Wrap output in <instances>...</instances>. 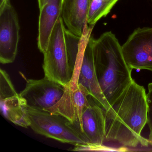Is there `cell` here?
Instances as JSON below:
<instances>
[{"mask_svg":"<svg viewBox=\"0 0 152 152\" xmlns=\"http://www.w3.org/2000/svg\"><path fill=\"white\" fill-rule=\"evenodd\" d=\"M147 114L145 90L133 79L114 104L105 112L104 142L115 141L129 147L148 146V140L141 134L147 122Z\"/></svg>","mask_w":152,"mask_h":152,"instance_id":"6da1fadb","label":"cell"},{"mask_svg":"<svg viewBox=\"0 0 152 152\" xmlns=\"http://www.w3.org/2000/svg\"><path fill=\"white\" fill-rule=\"evenodd\" d=\"M93 52L99 83L111 107L131 83L132 69L126 63L122 46L111 32L94 39Z\"/></svg>","mask_w":152,"mask_h":152,"instance_id":"7a4b0ae2","label":"cell"},{"mask_svg":"<svg viewBox=\"0 0 152 152\" xmlns=\"http://www.w3.org/2000/svg\"><path fill=\"white\" fill-rule=\"evenodd\" d=\"M62 17L56 23L44 55L43 68L45 77L65 86L71 83L74 68L66 42V28Z\"/></svg>","mask_w":152,"mask_h":152,"instance_id":"3957f363","label":"cell"},{"mask_svg":"<svg viewBox=\"0 0 152 152\" xmlns=\"http://www.w3.org/2000/svg\"><path fill=\"white\" fill-rule=\"evenodd\" d=\"M31 129L37 134L75 147L88 144L75 125L63 115L27 107Z\"/></svg>","mask_w":152,"mask_h":152,"instance_id":"277c9868","label":"cell"},{"mask_svg":"<svg viewBox=\"0 0 152 152\" xmlns=\"http://www.w3.org/2000/svg\"><path fill=\"white\" fill-rule=\"evenodd\" d=\"M25 88L19 93L27 107L47 111L63 96L66 86L46 77L40 80L26 79Z\"/></svg>","mask_w":152,"mask_h":152,"instance_id":"5b68a950","label":"cell"},{"mask_svg":"<svg viewBox=\"0 0 152 152\" xmlns=\"http://www.w3.org/2000/svg\"><path fill=\"white\" fill-rule=\"evenodd\" d=\"M122 49L124 59L131 68L152 72V27L135 30Z\"/></svg>","mask_w":152,"mask_h":152,"instance_id":"8992f818","label":"cell"},{"mask_svg":"<svg viewBox=\"0 0 152 152\" xmlns=\"http://www.w3.org/2000/svg\"><path fill=\"white\" fill-rule=\"evenodd\" d=\"M20 39L17 14L9 0L0 7V62L13 63L15 59Z\"/></svg>","mask_w":152,"mask_h":152,"instance_id":"52a82bcc","label":"cell"},{"mask_svg":"<svg viewBox=\"0 0 152 152\" xmlns=\"http://www.w3.org/2000/svg\"><path fill=\"white\" fill-rule=\"evenodd\" d=\"M1 110L5 118L17 126L27 128L30 121L25 100L17 93L5 70H0Z\"/></svg>","mask_w":152,"mask_h":152,"instance_id":"ba28073f","label":"cell"},{"mask_svg":"<svg viewBox=\"0 0 152 152\" xmlns=\"http://www.w3.org/2000/svg\"><path fill=\"white\" fill-rule=\"evenodd\" d=\"M89 96L88 90L81 84H69L66 86L60 100L46 111L63 115L73 124L83 135V113L88 103Z\"/></svg>","mask_w":152,"mask_h":152,"instance_id":"9c48e42d","label":"cell"},{"mask_svg":"<svg viewBox=\"0 0 152 152\" xmlns=\"http://www.w3.org/2000/svg\"><path fill=\"white\" fill-rule=\"evenodd\" d=\"M94 39L91 35L85 44L77 83L84 86L88 90L90 95L99 103L105 111H107L111 107L99 83L94 64L93 52Z\"/></svg>","mask_w":152,"mask_h":152,"instance_id":"30bf717a","label":"cell"},{"mask_svg":"<svg viewBox=\"0 0 152 152\" xmlns=\"http://www.w3.org/2000/svg\"><path fill=\"white\" fill-rule=\"evenodd\" d=\"M105 110L91 96L83 113V135L88 146L103 145L105 136Z\"/></svg>","mask_w":152,"mask_h":152,"instance_id":"8fae6325","label":"cell"},{"mask_svg":"<svg viewBox=\"0 0 152 152\" xmlns=\"http://www.w3.org/2000/svg\"><path fill=\"white\" fill-rule=\"evenodd\" d=\"M64 0H45L39 10L38 47L42 53L46 50L53 28L62 16Z\"/></svg>","mask_w":152,"mask_h":152,"instance_id":"7c38bea8","label":"cell"},{"mask_svg":"<svg viewBox=\"0 0 152 152\" xmlns=\"http://www.w3.org/2000/svg\"><path fill=\"white\" fill-rule=\"evenodd\" d=\"M91 0H64L62 16L66 29L80 37L90 27L87 17Z\"/></svg>","mask_w":152,"mask_h":152,"instance_id":"4fadbf2b","label":"cell"},{"mask_svg":"<svg viewBox=\"0 0 152 152\" xmlns=\"http://www.w3.org/2000/svg\"><path fill=\"white\" fill-rule=\"evenodd\" d=\"M118 1L91 0L87 17V24L93 27L99 19L107 15Z\"/></svg>","mask_w":152,"mask_h":152,"instance_id":"5bb4252c","label":"cell"},{"mask_svg":"<svg viewBox=\"0 0 152 152\" xmlns=\"http://www.w3.org/2000/svg\"><path fill=\"white\" fill-rule=\"evenodd\" d=\"M148 93L147 94L148 103L147 124L150 133L148 141L152 146V83H148Z\"/></svg>","mask_w":152,"mask_h":152,"instance_id":"9a60e30c","label":"cell"},{"mask_svg":"<svg viewBox=\"0 0 152 152\" xmlns=\"http://www.w3.org/2000/svg\"><path fill=\"white\" fill-rule=\"evenodd\" d=\"M45 0H38V6H39V9H40L44 3Z\"/></svg>","mask_w":152,"mask_h":152,"instance_id":"2e32d148","label":"cell"},{"mask_svg":"<svg viewBox=\"0 0 152 152\" xmlns=\"http://www.w3.org/2000/svg\"><path fill=\"white\" fill-rule=\"evenodd\" d=\"M9 0H0V7L4 5Z\"/></svg>","mask_w":152,"mask_h":152,"instance_id":"e0dca14e","label":"cell"},{"mask_svg":"<svg viewBox=\"0 0 152 152\" xmlns=\"http://www.w3.org/2000/svg\"></svg>","mask_w":152,"mask_h":152,"instance_id":"ac0fdd59","label":"cell"}]
</instances>
